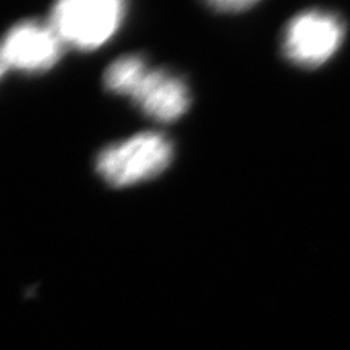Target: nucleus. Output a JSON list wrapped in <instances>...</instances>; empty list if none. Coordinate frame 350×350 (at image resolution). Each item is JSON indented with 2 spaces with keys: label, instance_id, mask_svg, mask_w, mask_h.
Wrapping results in <instances>:
<instances>
[{
  "label": "nucleus",
  "instance_id": "3",
  "mask_svg": "<svg viewBox=\"0 0 350 350\" xmlns=\"http://www.w3.org/2000/svg\"><path fill=\"white\" fill-rule=\"evenodd\" d=\"M344 39V25L339 16L327 12H305L287 25L284 54L300 67H319L339 49Z\"/></svg>",
  "mask_w": 350,
  "mask_h": 350
},
{
  "label": "nucleus",
  "instance_id": "7",
  "mask_svg": "<svg viewBox=\"0 0 350 350\" xmlns=\"http://www.w3.org/2000/svg\"><path fill=\"white\" fill-rule=\"evenodd\" d=\"M214 10L217 12H224V13H232V12H243V10H248V8L255 7L256 2H243V0H235V2H213L209 3Z\"/></svg>",
  "mask_w": 350,
  "mask_h": 350
},
{
  "label": "nucleus",
  "instance_id": "4",
  "mask_svg": "<svg viewBox=\"0 0 350 350\" xmlns=\"http://www.w3.org/2000/svg\"><path fill=\"white\" fill-rule=\"evenodd\" d=\"M64 44L49 25L33 21L15 25L3 39L2 72L8 68L26 73L51 70L62 55Z\"/></svg>",
  "mask_w": 350,
  "mask_h": 350
},
{
  "label": "nucleus",
  "instance_id": "6",
  "mask_svg": "<svg viewBox=\"0 0 350 350\" xmlns=\"http://www.w3.org/2000/svg\"><path fill=\"white\" fill-rule=\"evenodd\" d=\"M146 62L138 55H125L113 60L104 72V86L116 94L129 96L135 93L148 73Z\"/></svg>",
  "mask_w": 350,
  "mask_h": 350
},
{
  "label": "nucleus",
  "instance_id": "2",
  "mask_svg": "<svg viewBox=\"0 0 350 350\" xmlns=\"http://www.w3.org/2000/svg\"><path fill=\"white\" fill-rule=\"evenodd\" d=\"M124 16L120 0H64L52 8L49 26L62 44L94 51L117 33Z\"/></svg>",
  "mask_w": 350,
  "mask_h": 350
},
{
  "label": "nucleus",
  "instance_id": "1",
  "mask_svg": "<svg viewBox=\"0 0 350 350\" xmlns=\"http://www.w3.org/2000/svg\"><path fill=\"white\" fill-rule=\"evenodd\" d=\"M172 156V143L164 135L144 131L100 151L96 170L109 185L124 188L164 172Z\"/></svg>",
  "mask_w": 350,
  "mask_h": 350
},
{
  "label": "nucleus",
  "instance_id": "5",
  "mask_svg": "<svg viewBox=\"0 0 350 350\" xmlns=\"http://www.w3.org/2000/svg\"><path fill=\"white\" fill-rule=\"evenodd\" d=\"M131 100L144 116L159 122H174L190 107V93L183 80L170 72L148 70Z\"/></svg>",
  "mask_w": 350,
  "mask_h": 350
}]
</instances>
